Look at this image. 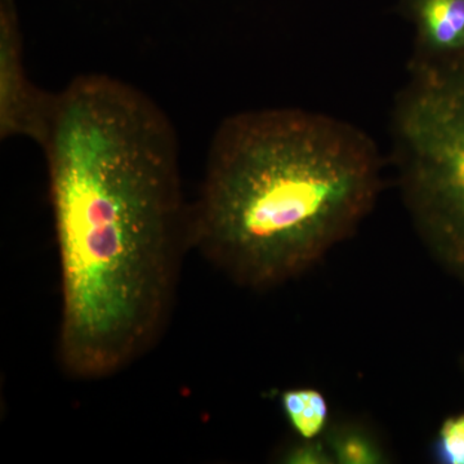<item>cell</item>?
Masks as SVG:
<instances>
[{"mask_svg":"<svg viewBox=\"0 0 464 464\" xmlns=\"http://www.w3.org/2000/svg\"><path fill=\"white\" fill-rule=\"evenodd\" d=\"M409 72L392 115L400 190L424 246L464 284V52Z\"/></svg>","mask_w":464,"mask_h":464,"instance_id":"obj_3","label":"cell"},{"mask_svg":"<svg viewBox=\"0 0 464 464\" xmlns=\"http://www.w3.org/2000/svg\"><path fill=\"white\" fill-rule=\"evenodd\" d=\"M57 94L39 90L24 65L23 36L11 0L0 14V137H24L43 146L50 132Z\"/></svg>","mask_w":464,"mask_h":464,"instance_id":"obj_4","label":"cell"},{"mask_svg":"<svg viewBox=\"0 0 464 464\" xmlns=\"http://www.w3.org/2000/svg\"><path fill=\"white\" fill-rule=\"evenodd\" d=\"M286 462L297 464L329 463L328 456L319 445L304 444L292 449L286 456Z\"/></svg>","mask_w":464,"mask_h":464,"instance_id":"obj_9","label":"cell"},{"mask_svg":"<svg viewBox=\"0 0 464 464\" xmlns=\"http://www.w3.org/2000/svg\"><path fill=\"white\" fill-rule=\"evenodd\" d=\"M381 188L380 150L355 125L301 109L239 112L210 143L191 249L243 288H275L355 232Z\"/></svg>","mask_w":464,"mask_h":464,"instance_id":"obj_2","label":"cell"},{"mask_svg":"<svg viewBox=\"0 0 464 464\" xmlns=\"http://www.w3.org/2000/svg\"><path fill=\"white\" fill-rule=\"evenodd\" d=\"M282 405L293 429L304 439H314L325 426L328 406L315 390H290L284 393Z\"/></svg>","mask_w":464,"mask_h":464,"instance_id":"obj_6","label":"cell"},{"mask_svg":"<svg viewBox=\"0 0 464 464\" xmlns=\"http://www.w3.org/2000/svg\"><path fill=\"white\" fill-rule=\"evenodd\" d=\"M414 27L411 60H439L464 52V0H400Z\"/></svg>","mask_w":464,"mask_h":464,"instance_id":"obj_5","label":"cell"},{"mask_svg":"<svg viewBox=\"0 0 464 464\" xmlns=\"http://www.w3.org/2000/svg\"><path fill=\"white\" fill-rule=\"evenodd\" d=\"M60 262L57 359L100 381L149 353L191 249L179 142L148 94L87 74L57 93L43 143Z\"/></svg>","mask_w":464,"mask_h":464,"instance_id":"obj_1","label":"cell"},{"mask_svg":"<svg viewBox=\"0 0 464 464\" xmlns=\"http://www.w3.org/2000/svg\"><path fill=\"white\" fill-rule=\"evenodd\" d=\"M333 450L341 463L371 464L381 459L378 449L362 433L342 432L333 441Z\"/></svg>","mask_w":464,"mask_h":464,"instance_id":"obj_7","label":"cell"},{"mask_svg":"<svg viewBox=\"0 0 464 464\" xmlns=\"http://www.w3.org/2000/svg\"><path fill=\"white\" fill-rule=\"evenodd\" d=\"M439 459L448 464H464V413L449 418L440 430Z\"/></svg>","mask_w":464,"mask_h":464,"instance_id":"obj_8","label":"cell"}]
</instances>
